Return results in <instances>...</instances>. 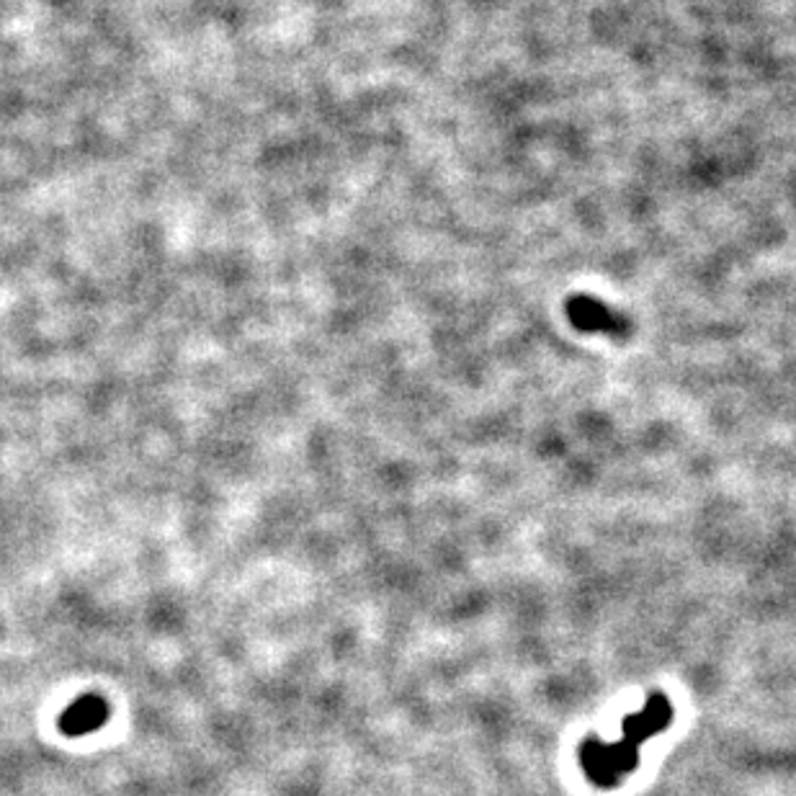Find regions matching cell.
Returning <instances> with one entry per match:
<instances>
[{
	"label": "cell",
	"mask_w": 796,
	"mask_h": 796,
	"mask_svg": "<svg viewBox=\"0 0 796 796\" xmlns=\"http://www.w3.org/2000/svg\"><path fill=\"white\" fill-rule=\"evenodd\" d=\"M109 720V704L101 696L85 694L75 698L60 716V732L65 737H85L101 729Z\"/></svg>",
	"instance_id": "cell-4"
},
{
	"label": "cell",
	"mask_w": 796,
	"mask_h": 796,
	"mask_svg": "<svg viewBox=\"0 0 796 796\" xmlns=\"http://www.w3.org/2000/svg\"><path fill=\"white\" fill-rule=\"evenodd\" d=\"M564 313H568V320L575 325L580 333H593V336H606V338L632 336V323H629L624 315L611 309L606 302L588 297V294L568 299Z\"/></svg>",
	"instance_id": "cell-2"
},
{
	"label": "cell",
	"mask_w": 796,
	"mask_h": 796,
	"mask_svg": "<svg viewBox=\"0 0 796 796\" xmlns=\"http://www.w3.org/2000/svg\"><path fill=\"white\" fill-rule=\"evenodd\" d=\"M580 766H583L588 782L611 789L626 774L640 766V747L619 739V743H603L601 737H588L580 747Z\"/></svg>",
	"instance_id": "cell-1"
},
{
	"label": "cell",
	"mask_w": 796,
	"mask_h": 796,
	"mask_svg": "<svg viewBox=\"0 0 796 796\" xmlns=\"http://www.w3.org/2000/svg\"><path fill=\"white\" fill-rule=\"evenodd\" d=\"M673 722V706L663 694H652L647 704L640 714H629L624 724H621V739L642 747L652 735H660V732L671 727Z\"/></svg>",
	"instance_id": "cell-3"
}]
</instances>
